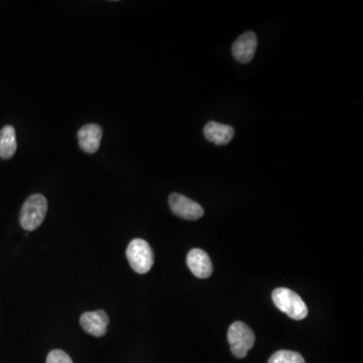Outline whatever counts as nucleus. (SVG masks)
<instances>
[{"mask_svg": "<svg viewBox=\"0 0 363 363\" xmlns=\"http://www.w3.org/2000/svg\"><path fill=\"white\" fill-rule=\"evenodd\" d=\"M47 363H73V360L64 351L55 349L49 353Z\"/></svg>", "mask_w": 363, "mask_h": 363, "instance_id": "nucleus-13", "label": "nucleus"}, {"mask_svg": "<svg viewBox=\"0 0 363 363\" xmlns=\"http://www.w3.org/2000/svg\"><path fill=\"white\" fill-rule=\"evenodd\" d=\"M272 301L281 312L292 319L303 320L308 316V308L302 298L287 288H277L272 292Z\"/></svg>", "mask_w": 363, "mask_h": 363, "instance_id": "nucleus-2", "label": "nucleus"}, {"mask_svg": "<svg viewBox=\"0 0 363 363\" xmlns=\"http://www.w3.org/2000/svg\"><path fill=\"white\" fill-rule=\"evenodd\" d=\"M17 134L13 126L6 125L0 130V157L10 160L17 152Z\"/></svg>", "mask_w": 363, "mask_h": 363, "instance_id": "nucleus-11", "label": "nucleus"}, {"mask_svg": "<svg viewBox=\"0 0 363 363\" xmlns=\"http://www.w3.org/2000/svg\"><path fill=\"white\" fill-rule=\"evenodd\" d=\"M229 342L235 357L245 358L256 342L254 331L242 322H234L229 329Z\"/></svg>", "mask_w": 363, "mask_h": 363, "instance_id": "nucleus-4", "label": "nucleus"}, {"mask_svg": "<svg viewBox=\"0 0 363 363\" xmlns=\"http://www.w3.org/2000/svg\"><path fill=\"white\" fill-rule=\"evenodd\" d=\"M268 363H305V360L295 351L279 350L270 356Z\"/></svg>", "mask_w": 363, "mask_h": 363, "instance_id": "nucleus-12", "label": "nucleus"}, {"mask_svg": "<svg viewBox=\"0 0 363 363\" xmlns=\"http://www.w3.org/2000/svg\"><path fill=\"white\" fill-rule=\"evenodd\" d=\"M80 324L88 334L102 337L107 332L109 318L103 310L86 312L81 316Z\"/></svg>", "mask_w": 363, "mask_h": 363, "instance_id": "nucleus-7", "label": "nucleus"}, {"mask_svg": "<svg viewBox=\"0 0 363 363\" xmlns=\"http://www.w3.org/2000/svg\"><path fill=\"white\" fill-rule=\"evenodd\" d=\"M48 211V201L40 194L31 195L22 205L20 225L26 231H33L42 225Z\"/></svg>", "mask_w": 363, "mask_h": 363, "instance_id": "nucleus-1", "label": "nucleus"}, {"mask_svg": "<svg viewBox=\"0 0 363 363\" xmlns=\"http://www.w3.org/2000/svg\"><path fill=\"white\" fill-rule=\"evenodd\" d=\"M256 47H258V38L256 33L247 31L234 42L232 46V55L239 63L247 64L254 59Z\"/></svg>", "mask_w": 363, "mask_h": 363, "instance_id": "nucleus-6", "label": "nucleus"}, {"mask_svg": "<svg viewBox=\"0 0 363 363\" xmlns=\"http://www.w3.org/2000/svg\"><path fill=\"white\" fill-rule=\"evenodd\" d=\"M187 265L190 268L192 274L199 279H207L213 272L211 259L202 249H192L187 256Z\"/></svg>", "mask_w": 363, "mask_h": 363, "instance_id": "nucleus-8", "label": "nucleus"}, {"mask_svg": "<svg viewBox=\"0 0 363 363\" xmlns=\"http://www.w3.org/2000/svg\"><path fill=\"white\" fill-rule=\"evenodd\" d=\"M169 204H170L173 213L183 219L198 220L204 215V210L199 203L189 199L182 194H171Z\"/></svg>", "mask_w": 363, "mask_h": 363, "instance_id": "nucleus-5", "label": "nucleus"}, {"mask_svg": "<svg viewBox=\"0 0 363 363\" xmlns=\"http://www.w3.org/2000/svg\"><path fill=\"white\" fill-rule=\"evenodd\" d=\"M204 137L207 141L217 144V146H225L229 144L234 137V130L230 125H222V123L210 121L205 125Z\"/></svg>", "mask_w": 363, "mask_h": 363, "instance_id": "nucleus-10", "label": "nucleus"}, {"mask_svg": "<svg viewBox=\"0 0 363 363\" xmlns=\"http://www.w3.org/2000/svg\"><path fill=\"white\" fill-rule=\"evenodd\" d=\"M126 258L137 274H146L153 268L155 256L152 247L144 239H134L126 249Z\"/></svg>", "mask_w": 363, "mask_h": 363, "instance_id": "nucleus-3", "label": "nucleus"}, {"mask_svg": "<svg viewBox=\"0 0 363 363\" xmlns=\"http://www.w3.org/2000/svg\"><path fill=\"white\" fill-rule=\"evenodd\" d=\"M79 146L85 153H94L100 148L102 128L98 125L82 126L78 132Z\"/></svg>", "mask_w": 363, "mask_h": 363, "instance_id": "nucleus-9", "label": "nucleus"}]
</instances>
